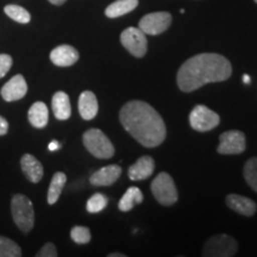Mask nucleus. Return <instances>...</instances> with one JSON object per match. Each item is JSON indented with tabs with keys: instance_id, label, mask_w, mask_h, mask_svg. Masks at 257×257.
Masks as SVG:
<instances>
[{
	"instance_id": "nucleus-1",
	"label": "nucleus",
	"mask_w": 257,
	"mask_h": 257,
	"mask_svg": "<svg viewBox=\"0 0 257 257\" xmlns=\"http://www.w3.org/2000/svg\"><path fill=\"white\" fill-rule=\"evenodd\" d=\"M121 125L138 143L146 148H155L165 141V121L153 106L146 101L131 100L119 112Z\"/></svg>"
},
{
	"instance_id": "nucleus-2",
	"label": "nucleus",
	"mask_w": 257,
	"mask_h": 257,
	"mask_svg": "<svg viewBox=\"0 0 257 257\" xmlns=\"http://www.w3.org/2000/svg\"><path fill=\"white\" fill-rule=\"evenodd\" d=\"M232 74V66L226 57L214 53L199 54L180 67L178 86L182 92H193L212 82H221Z\"/></svg>"
},
{
	"instance_id": "nucleus-3",
	"label": "nucleus",
	"mask_w": 257,
	"mask_h": 257,
	"mask_svg": "<svg viewBox=\"0 0 257 257\" xmlns=\"http://www.w3.org/2000/svg\"><path fill=\"white\" fill-rule=\"evenodd\" d=\"M83 146L96 159L107 160L114 155V147L99 128H89L82 136Z\"/></svg>"
},
{
	"instance_id": "nucleus-4",
	"label": "nucleus",
	"mask_w": 257,
	"mask_h": 257,
	"mask_svg": "<svg viewBox=\"0 0 257 257\" xmlns=\"http://www.w3.org/2000/svg\"><path fill=\"white\" fill-rule=\"evenodd\" d=\"M11 212L19 230L28 233L35 225L34 205L30 199L23 194H16L11 201Z\"/></svg>"
},
{
	"instance_id": "nucleus-5",
	"label": "nucleus",
	"mask_w": 257,
	"mask_h": 257,
	"mask_svg": "<svg viewBox=\"0 0 257 257\" xmlns=\"http://www.w3.org/2000/svg\"><path fill=\"white\" fill-rule=\"evenodd\" d=\"M152 192L161 205L170 206L178 201L179 194L174 180L168 173H160L152 182Z\"/></svg>"
},
{
	"instance_id": "nucleus-6",
	"label": "nucleus",
	"mask_w": 257,
	"mask_h": 257,
	"mask_svg": "<svg viewBox=\"0 0 257 257\" xmlns=\"http://www.w3.org/2000/svg\"><path fill=\"white\" fill-rule=\"evenodd\" d=\"M237 249L238 244L233 237L220 233L207 240L202 250V255L206 257H231L236 255Z\"/></svg>"
},
{
	"instance_id": "nucleus-7",
	"label": "nucleus",
	"mask_w": 257,
	"mask_h": 257,
	"mask_svg": "<svg viewBox=\"0 0 257 257\" xmlns=\"http://www.w3.org/2000/svg\"><path fill=\"white\" fill-rule=\"evenodd\" d=\"M219 123V114L204 105H197L189 114V124L192 128L199 133H207V131L213 130Z\"/></svg>"
},
{
	"instance_id": "nucleus-8",
	"label": "nucleus",
	"mask_w": 257,
	"mask_h": 257,
	"mask_svg": "<svg viewBox=\"0 0 257 257\" xmlns=\"http://www.w3.org/2000/svg\"><path fill=\"white\" fill-rule=\"evenodd\" d=\"M120 42L123 47L135 57H143L148 50L146 34L140 28H127L121 32Z\"/></svg>"
},
{
	"instance_id": "nucleus-9",
	"label": "nucleus",
	"mask_w": 257,
	"mask_h": 257,
	"mask_svg": "<svg viewBox=\"0 0 257 257\" xmlns=\"http://www.w3.org/2000/svg\"><path fill=\"white\" fill-rule=\"evenodd\" d=\"M172 21L173 17L169 12H153L141 19L138 28L146 35L156 36L165 32L170 27Z\"/></svg>"
},
{
	"instance_id": "nucleus-10",
	"label": "nucleus",
	"mask_w": 257,
	"mask_h": 257,
	"mask_svg": "<svg viewBox=\"0 0 257 257\" xmlns=\"http://www.w3.org/2000/svg\"><path fill=\"white\" fill-rule=\"evenodd\" d=\"M245 135L242 131L231 130L221 134L217 152L221 155H238L245 152Z\"/></svg>"
},
{
	"instance_id": "nucleus-11",
	"label": "nucleus",
	"mask_w": 257,
	"mask_h": 257,
	"mask_svg": "<svg viewBox=\"0 0 257 257\" xmlns=\"http://www.w3.org/2000/svg\"><path fill=\"white\" fill-rule=\"evenodd\" d=\"M28 92V85L24 76L18 74L8 81L2 88V96L5 101H16L24 98Z\"/></svg>"
},
{
	"instance_id": "nucleus-12",
	"label": "nucleus",
	"mask_w": 257,
	"mask_h": 257,
	"mask_svg": "<svg viewBox=\"0 0 257 257\" xmlns=\"http://www.w3.org/2000/svg\"><path fill=\"white\" fill-rule=\"evenodd\" d=\"M121 175V167L117 165H110L102 167L95 173H93L89 182L93 186H99V187H106V186L113 185Z\"/></svg>"
},
{
	"instance_id": "nucleus-13",
	"label": "nucleus",
	"mask_w": 257,
	"mask_h": 257,
	"mask_svg": "<svg viewBox=\"0 0 257 257\" xmlns=\"http://www.w3.org/2000/svg\"><path fill=\"white\" fill-rule=\"evenodd\" d=\"M155 170V161L150 156H142L137 160L127 170V175L131 181H141L153 175Z\"/></svg>"
},
{
	"instance_id": "nucleus-14",
	"label": "nucleus",
	"mask_w": 257,
	"mask_h": 257,
	"mask_svg": "<svg viewBox=\"0 0 257 257\" xmlns=\"http://www.w3.org/2000/svg\"><path fill=\"white\" fill-rule=\"evenodd\" d=\"M50 60L55 66L69 67L78 62L79 51L72 46L63 44L54 49L50 53Z\"/></svg>"
},
{
	"instance_id": "nucleus-15",
	"label": "nucleus",
	"mask_w": 257,
	"mask_h": 257,
	"mask_svg": "<svg viewBox=\"0 0 257 257\" xmlns=\"http://www.w3.org/2000/svg\"><path fill=\"white\" fill-rule=\"evenodd\" d=\"M21 167L24 175L32 184H38L43 178L44 170L42 163L34 155L25 154L21 159Z\"/></svg>"
},
{
	"instance_id": "nucleus-16",
	"label": "nucleus",
	"mask_w": 257,
	"mask_h": 257,
	"mask_svg": "<svg viewBox=\"0 0 257 257\" xmlns=\"http://www.w3.org/2000/svg\"><path fill=\"white\" fill-rule=\"evenodd\" d=\"M226 205L231 210L242 214V216L251 217L257 210L256 202L250 198L239 194H229L226 197Z\"/></svg>"
},
{
	"instance_id": "nucleus-17",
	"label": "nucleus",
	"mask_w": 257,
	"mask_h": 257,
	"mask_svg": "<svg viewBox=\"0 0 257 257\" xmlns=\"http://www.w3.org/2000/svg\"><path fill=\"white\" fill-rule=\"evenodd\" d=\"M79 113L82 119L91 120L95 118L99 111L98 99L91 91H83L79 96Z\"/></svg>"
},
{
	"instance_id": "nucleus-18",
	"label": "nucleus",
	"mask_w": 257,
	"mask_h": 257,
	"mask_svg": "<svg viewBox=\"0 0 257 257\" xmlns=\"http://www.w3.org/2000/svg\"><path fill=\"white\" fill-rule=\"evenodd\" d=\"M51 107H53L54 115L59 120H67L69 119L72 114V106H70L69 96L67 93L62 91L56 92L51 100Z\"/></svg>"
},
{
	"instance_id": "nucleus-19",
	"label": "nucleus",
	"mask_w": 257,
	"mask_h": 257,
	"mask_svg": "<svg viewBox=\"0 0 257 257\" xmlns=\"http://www.w3.org/2000/svg\"><path fill=\"white\" fill-rule=\"evenodd\" d=\"M28 118L32 126L37 128L46 127L49 120V111L47 105L43 101L35 102L28 112Z\"/></svg>"
},
{
	"instance_id": "nucleus-20",
	"label": "nucleus",
	"mask_w": 257,
	"mask_h": 257,
	"mask_svg": "<svg viewBox=\"0 0 257 257\" xmlns=\"http://www.w3.org/2000/svg\"><path fill=\"white\" fill-rule=\"evenodd\" d=\"M137 6L138 0H117L106 8L105 15L108 18H118L134 11Z\"/></svg>"
},
{
	"instance_id": "nucleus-21",
	"label": "nucleus",
	"mask_w": 257,
	"mask_h": 257,
	"mask_svg": "<svg viewBox=\"0 0 257 257\" xmlns=\"http://www.w3.org/2000/svg\"><path fill=\"white\" fill-rule=\"evenodd\" d=\"M143 201V193L138 187H130L118 202V208L121 212L131 211L136 205Z\"/></svg>"
},
{
	"instance_id": "nucleus-22",
	"label": "nucleus",
	"mask_w": 257,
	"mask_h": 257,
	"mask_svg": "<svg viewBox=\"0 0 257 257\" xmlns=\"http://www.w3.org/2000/svg\"><path fill=\"white\" fill-rule=\"evenodd\" d=\"M67 182V176L62 172H57L51 179L49 189H48L47 200L49 205H54L60 199L61 193L63 191L64 185Z\"/></svg>"
},
{
	"instance_id": "nucleus-23",
	"label": "nucleus",
	"mask_w": 257,
	"mask_h": 257,
	"mask_svg": "<svg viewBox=\"0 0 257 257\" xmlns=\"http://www.w3.org/2000/svg\"><path fill=\"white\" fill-rule=\"evenodd\" d=\"M4 11L10 18L21 24H28L31 21L30 14L19 5H6Z\"/></svg>"
},
{
	"instance_id": "nucleus-24",
	"label": "nucleus",
	"mask_w": 257,
	"mask_h": 257,
	"mask_svg": "<svg viewBox=\"0 0 257 257\" xmlns=\"http://www.w3.org/2000/svg\"><path fill=\"white\" fill-rule=\"evenodd\" d=\"M243 173L246 184L257 193V157H252L246 161Z\"/></svg>"
},
{
	"instance_id": "nucleus-25",
	"label": "nucleus",
	"mask_w": 257,
	"mask_h": 257,
	"mask_svg": "<svg viewBox=\"0 0 257 257\" xmlns=\"http://www.w3.org/2000/svg\"><path fill=\"white\" fill-rule=\"evenodd\" d=\"M22 250L15 240L0 236V257H21Z\"/></svg>"
},
{
	"instance_id": "nucleus-26",
	"label": "nucleus",
	"mask_w": 257,
	"mask_h": 257,
	"mask_svg": "<svg viewBox=\"0 0 257 257\" xmlns=\"http://www.w3.org/2000/svg\"><path fill=\"white\" fill-rule=\"evenodd\" d=\"M107 198L105 197L101 193H95L93 194L91 198L88 199L87 204H86V210H87L89 213H98V212H101L104 208L107 206Z\"/></svg>"
},
{
	"instance_id": "nucleus-27",
	"label": "nucleus",
	"mask_w": 257,
	"mask_h": 257,
	"mask_svg": "<svg viewBox=\"0 0 257 257\" xmlns=\"http://www.w3.org/2000/svg\"><path fill=\"white\" fill-rule=\"evenodd\" d=\"M70 237L76 244H87L91 240V231L86 226H74Z\"/></svg>"
},
{
	"instance_id": "nucleus-28",
	"label": "nucleus",
	"mask_w": 257,
	"mask_h": 257,
	"mask_svg": "<svg viewBox=\"0 0 257 257\" xmlns=\"http://www.w3.org/2000/svg\"><path fill=\"white\" fill-rule=\"evenodd\" d=\"M12 67V57L8 54H0V79L4 78Z\"/></svg>"
},
{
	"instance_id": "nucleus-29",
	"label": "nucleus",
	"mask_w": 257,
	"mask_h": 257,
	"mask_svg": "<svg viewBox=\"0 0 257 257\" xmlns=\"http://www.w3.org/2000/svg\"><path fill=\"white\" fill-rule=\"evenodd\" d=\"M37 257H56L57 250L53 243H47L42 246V249L37 252Z\"/></svg>"
},
{
	"instance_id": "nucleus-30",
	"label": "nucleus",
	"mask_w": 257,
	"mask_h": 257,
	"mask_svg": "<svg viewBox=\"0 0 257 257\" xmlns=\"http://www.w3.org/2000/svg\"><path fill=\"white\" fill-rule=\"evenodd\" d=\"M9 131V123L4 117L0 115V136H4Z\"/></svg>"
},
{
	"instance_id": "nucleus-31",
	"label": "nucleus",
	"mask_w": 257,
	"mask_h": 257,
	"mask_svg": "<svg viewBox=\"0 0 257 257\" xmlns=\"http://www.w3.org/2000/svg\"><path fill=\"white\" fill-rule=\"evenodd\" d=\"M60 143L57 142V141H53V142H51L49 146H48V149L50 150V152H55V150H57V149H60Z\"/></svg>"
},
{
	"instance_id": "nucleus-32",
	"label": "nucleus",
	"mask_w": 257,
	"mask_h": 257,
	"mask_svg": "<svg viewBox=\"0 0 257 257\" xmlns=\"http://www.w3.org/2000/svg\"><path fill=\"white\" fill-rule=\"evenodd\" d=\"M49 2L54 5H63L67 0H49Z\"/></svg>"
},
{
	"instance_id": "nucleus-33",
	"label": "nucleus",
	"mask_w": 257,
	"mask_h": 257,
	"mask_svg": "<svg viewBox=\"0 0 257 257\" xmlns=\"http://www.w3.org/2000/svg\"><path fill=\"white\" fill-rule=\"evenodd\" d=\"M108 257H126L125 253H119V252H113V253H110Z\"/></svg>"
},
{
	"instance_id": "nucleus-34",
	"label": "nucleus",
	"mask_w": 257,
	"mask_h": 257,
	"mask_svg": "<svg viewBox=\"0 0 257 257\" xmlns=\"http://www.w3.org/2000/svg\"><path fill=\"white\" fill-rule=\"evenodd\" d=\"M243 81H244V83H249L250 81H251V79H250L249 75H246L245 74V75L243 76Z\"/></svg>"
},
{
	"instance_id": "nucleus-35",
	"label": "nucleus",
	"mask_w": 257,
	"mask_h": 257,
	"mask_svg": "<svg viewBox=\"0 0 257 257\" xmlns=\"http://www.w3.org/2000/svg\"><path fill=\"white\" fill-rule=\"evenodd\" d=\"M253 2H255V3H256V4H257V0H253Z\"/></svg>"
}]
</instances>
